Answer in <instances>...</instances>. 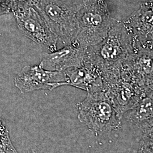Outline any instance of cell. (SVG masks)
I'll use <instances>...</instances> for the list:
<instances>
[{"label": "cell", "instance_id": "cell-1", "mask_svg": "<svg viewBox=\"0 0 153 153\" xmlns=\"http://www.w3.org/2000/svg\"><path fill=\"white\" fill-rule=\"evenodd\" d=\"M136 51L131 33L124 22L118 21L102 42L88 48L83 64L92 66L102 73L120 68Z\"/></svg>", "mask_w": 153, "mask_h": 153}, {"label": "cell", "instance_id": "cell-2", "mask_svg": "<svg viewBox=\"0 0 153 153\" xmlns=\"http://www.w3.org/2000/svg\"><path fill=\"white\" fill-rule=\"evenodd\" d=\"M77 19L78 33L74 41L86 49L102 42L118 21L111 16L104 0H83Z\"/></svg>", "mask_w": 153, "mask_h": 153}, {"label": "cell", "instance_id": "cell-3", "mask_svg": "<svg viewBox=\"0 0 153 153\" xmlns=\"http://www.w3.org/2000/svg\"><path fill=\"white\" fill-rule=\"evenodd\" d=\"M81 6L60 0H36L35 4L50 30L65 45H71L76 38Z\"/></svg>", "mask_w": 153, "mask_h": 153}, {"label": "cell", "instance_id": "cell-4", "mask_svg": "<svg viewBox=\"0 0 153 153\" xmlns=\"http://www.w3.org/2000/svg\"><path fill=\"white\" fill-rule=\"evenodd\" d=\"M77 107L79 121L97 134L120 128L121 118L104 91L88 93Z\"/></svg>", "mask_w": 153, "mask_h": 153}, {"label": "cell", "instance_id": "cell-5", "mask_svg": "<svg viewBox=\"0 0 153 153\" xmlns=\"http://www.w3.org/2000/svg\"><path fill=\"white\" fill-rule=\"evenodd\" d=\"M104 91L122 119L145 95V89L133 81L120 68L101 74Z\"/></svg>", "mask_w": 153, "mask_h": 153}, {"label": "cell", "instance_id": "cell-6", "mask_svg": "<svg viewBox=\"0 0 153 153\" xmlns=\"http://www.w3.org/2000/svg\"><path fill=\"white\" fill-rule=\"evenodd\" d=\"M13 13L18 27L23 35L51 53L57 50L59 39L35 6L16 10Z\"/></svg>", "mask_w": 153, "mask_h": 153}, {"label": "cell", "instance_id": "cell-7", "mask_svg": "<svg viewBox=\"0 0 153 153\" xmlns=\"http://www.w3.org/2000/svg\"><path fill=\"white\" fill-rule=\"evenodd\" d=\"M67 77L64 71H49L39 65L26 66L16 74L14 85L22 94L46 90L52 91L65 86Z\"/></svg>", "mask_w": 153, "mask_h": 153}, {"label": "cell", "instance_id": "cell-8", "mask_svg": "<svg viewBox=\"0 0 153 153\" xmlns=\"http://www.w3.org/2000/svg\"><path fill=\"white\" fill-rule=\"evenodd\" d=\"M121 69L145 89L153 83V49L137 48L123 63Z\"/></svg>", "mask_w": 153, "mask_h": 153}, {"label": "cell", "instance_id": "cell-9", "mask_svg": "<svg viewBox=\"0 0 153 153\" xmlns=\"http://www.w3.org/2000/svg\"><path fill=\"white\" fill-rule=\"evenodd\" d=\"M87 49L76 42L50 53H45L39 65L49 71H64L71 68L83 65Z\"/></svg>", "mask_w": 153, "mask_h": 153}, {"label": "cell", "instance_id": "cell-10", "mask_svg": "<svg viewBox=\"0 0 153 153\" xmlns=\"http://www.w3.org/2000/svg\"><path fill=\"white\" fill-rule=\"evenodd\" d=\"M124 23L133 36L136 49H153V12L143 2Z\"/></svg>", "mask_w": 153, "mask_h": 153}, {"label": "cell", "instance_id": "cell-11", "mask_svg": "<svg viewBox=\"0 0 153 153\" xmlns=\"http://www.w3.org/2000/svg\"><path fill=\"white\" fill-rule=\"evenodd\" d=\"M67 77L65 86H71L94 93L104 91L101 73L92 66L84 65L71 68L64 71Z\"/></svg>", "mask_w": 153, "mask_h": 153}, {"label": "cell", "instance_id": "cell-12", "mask_svg": "<svg viewBox=\"0 0 153 153\" xmlns=\"http://www.w3.org/2000/svg\"><path fill=\"white\" fill-rule=\"evenodd\" d=\"M145 92L137 104L123 116L143 133L153 128V97L146 90Z\"/></svg>", "mask_w": 153, "mask_h": 153}, {"label": "cell", "instance_id": "cell-13", "mask_svg": "<svg viewBox=\"0 0 153 153\" xmlns=\"http://www.w3.org/2000/svg\"><path fill=\"white\" fill-rule=\"evenodd\" d=\"M140 153H153V128L143 133L140 143Z\"/></svg>", "mask_w": 153, "mask_h": 153}, {"label": "cell", "instance_id": "cell-14", "mask_svg": "<svg viewBox=\"0 0 153 153\" xmlns=\"http://www.w3.org/2000/svg\"><path fill=\"white\" fill-rule=\"evenodd\" d=\"M12 11L30 6H35L36 0H8Z\"/></svg>", "mask_w": 153, "mask_h": 153}, {"label": "cell", "instance_id": "cell-15", "mask_svg": "<svg viewBox=\"0 0 153 153\" xmlns=\"http://www.w3.org/2000/svg\"><path fill=\"white\" fill-rule=\"evenodd\" d=\"M143 4L153 12V0H148L147 1L144 2Z\"/></svg>", "mask_w": 153, "mask_h": 153}, {"label": "cell", "instance_id": "cell-16", "mask_svg": "<svg viewBox=\"0 0 153 153\" xmlns=\"http://www.w3.org/2000/svg\"><path fill=\"white\" fill-rule=\"evenodd\" d=\"M40 153L38 151L36 150H31L30 151H29L28 153Z\"/></svg>", "mask_w": 153, "mask_h": 153}]
</instances>
